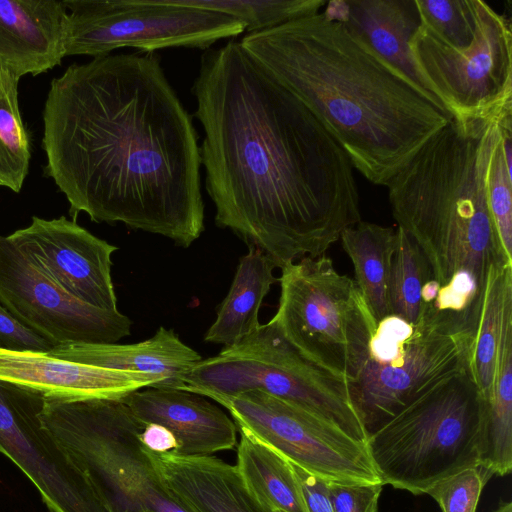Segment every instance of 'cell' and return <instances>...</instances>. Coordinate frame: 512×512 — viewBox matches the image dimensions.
Segmentation results:
<instances>
[{
  "instance_id": "6da1fadb",
  "label": "cell",
  "mask_w": 512,
  "mask_h": 512,
  "mask_svg": "<svg viewBox=\"0 0 512 512\" xmlns=\"http://www.w3.org/2000/svg\"><path fill=\"white\" fill-rule=\"evenodd\" d=\"M192 93L217 226L283 268L325 254L361 221L344 150L239 41L204 50Z\"/></svg>"
},
{
  "instance_id": "7a4b0ae2",
  "label": "cell",
  "mask_w": 512,
  "mask_h": 512,
  "mask_svg": "<svg viewBox=\"0 0 512 512\" xmlns=\"http://www.w3.org/2000/svg\"><path fill=\"white\" fill-rule=\"evenodd\" d=\"M42 148L74 221L85 213L181 247L204 231L198 134L154 53L98 56L54 78Z\"/></svg>"
},
{
  "instance_id": "3957f363",
  "label": "cell",
  "mask_w": 512,
  "mask_h": 512,
  "mask_svg": "<svg viewBox=\"0 0 512 512\" xmlns=\"http://www.w3.org/2000/svg\"><path fill=\"white\" fill-rule=\"evenodd\" d=\"M243 49L296 96L354 169L384 185L452 116L322 12L247 33Z\"/></svg>"
},
{
  "instance_id": "277c9868",
  "label": "cell",
  "mask_w": 512,
  "mask_h": 512,
  "mask_svg": "<svg viewBox=\"0 0 512 512\" xmlns=\"http://www.w3.org/2000/svg\"><path fill=\"white\" fill-rule=\"evenodd\" d=\"M496 122L453 118L387 183L398 227L418 244L440 310L473 315L490 267L512 263L489 209L485 173Z\"/></svg>"
},
{
  "instance_id": "5b68a950",
  "label": "cell",
  "mask_w": 512,
  "mask_h": 512,
  "mask_svg": "<svg viewBox=\"0 0 512 512\" xmlns=\"http://www.w3.org/2000/svg\"><path fill=\"white\" fill-rule=\"evenodd\" d=\"M40 418L108 512H193L162 482L123 400L46 397Z\"/></svg>"
},
{
  "instance_id": "8992f818",
  "label": "cell",
  "mask_w": 512,
  "mask_h": 512,
  "mask_svg": "<svg viewBox=\"0 0 512 512\" xmlns=\"http://www.w3.org/2000/svg\"><path fill=\"white\" fill-rule=\"evenodd\" d=\"M474 325L469 314L434 302L413 325L392 315L378 322L368 356L348 382L367 437L422 393L469 368Z\"/></svg>"
},
{
  "instance_id": "52a82bcc",
  "label": "cell",
  "mask_w": 512,
  "mask_h": 512,
  "mask_svg": "<svg viewBox=\"0 0 512 512\" xmlns=\"http://www.w3.org/2000/svg\"><path fill=\"white\" fill-rule=\"evenodd\" d=\"M484 410L469 368L422 393L367 439L381 482L421 495L480 465Z\"/></svg>"
},
{
  "instance_id": "ba28073f",
  "label": "cell",
  "mask_w": 512,
  "mask_h": 512,
  "mask_svg": "<svg viewBox=\"0 0 512 512\" xmlns=\"http://www.w3.org/2000/svg\"><path fill=\"white\" fill-rule=\"evenodd\" d=\"M182 389L214 401L261 391L338 427L357 442L366 444L368 439L347 381L303 357L270 321L216 356L199 361Z\"/></svg>"
},
{
  "instance_id": "9c48e42d",
  "label": "cell",
  "mask_w": 512,
  "mask_h": 512,
  "mask_svg": "<svg viewBox=\"0 0 512 512\" xmlns=\"http://www.w3.org/2000/svg\"><path fill=\"white\" fill-rule=\"evenodd\" d=\"M281 271L278 309L270 322L310 362L354 380L377 327L355 281L325 254L303 257Z\"/></svg>"
},
{
  "instance_id": "30bf717a",
  "label": "cell",
  "mask_w": 512,
  "mask_h": 512,
  "mask_svg": "<svg viewBox=\"0 0 512 512\" xmlns=\"http://www.w3.org/2000/svg\"><path fill=\"white\" fill-rule=\"evenodd\" d=\"M474 4L468 44H447L420 23L409 49L420 78L454 120L498 122L512 114L511 22L482 0Z\"/></svg>"
},
{
  "instance_id": "8fae6325",
  "label": "cell",
  "mask_w": 512,
  "mask_h": 512,
  "mask_svg": "<svg viewBox=\"0 0 512 512\" xmlns=\"http://www.w3.org/2000/svg\"><path fill=\"white\" fill-rule=\"evenodd\" d=\"M68 11L65 56L94 57L130 47L206 50L245 32L236 18L170 0H63Z\"/></svg>"
},
{
  "instance_id": "7c38bea8",
  "label": "cell",
  "mask_w": 512,
  "mask_h": 512,
  "mask_svg": "<svg viewBox=\"0 0 512 512\" xmlns=\"http://www.w3.org/2000/svg\"><path fill=\"white\" fill-rule=\"evenodd\" d=\"M215 402L239 429L326 482H381L366 444L284 400L253 390Z\"/></svg>"
},
{
  "instance_id": "4fadbf2b",
  "label": "cell",
  "mask_w": 512,
  "mask_h": 512,
  "mask_svg": "<svg viewBox=\"0 0 512 512\" xmlns=\"http://www.w3.org/2000/svg\"><path fill=\"white\" fill-rule=\"evenodd\" d=\"M0 303L25 326L54 344H112L131 334L132 321L117 310L68 294L10 240L0 235Z\"/></svg>"
},
{
  "instance_id": "5bb4252c",
  "label": "cell",
  "mask_w": 512,
  "mask_h": 512,
  "mask_svg": "<svg viewBox=\"0 0 512 512\" xmlns=\"http://www.w3.org/2000/svg\"><path fill=\"white\" fill-rule=\"evenodd\" d=\"M45 398L0 380V453L34 484L49 512H108L88 477L44 428Z\"/></svg>"
},
{
  "instance_id": "9a60e30c",
  "label": "cell",
  "mask_w": 512,
  "mask_h": 512,
  "mask_svg": "<svg viewBox=\"0 0 512 512\" xmlns=\"http://www.w3.org/2000/svg\"><path fill=\"white\" fill-rule=\"evenodd\" d=\"M8 237L68 294L94 307L117 310L111 257L118 247L64 216L49 220L33 216L27 227Z\"/></svg>"
},
{
  "instance_id": "2e32d148",
  "label": "cell",
  "mask_w": 512,
  "mask_h": 512,
  "mask_svg": "<svg viewBox=\"0 0 512 512\" xmlns=\"http://www.w3.org/2000/svg\"><path fill=\"white\" fill-rule=\"evenodd\" d=\"M0 380L67 399L122 400L145 387H164L160 376L67 361L48 353L0 347Z\"/></svg>"
},
{
  "instance_id": "e0dca14e",
  "label": "cell",
  "mask_w": 512,
  "mask_h": 512,
  "mask_svg": "<svg viewBox=\"0 0 512 512\" xmlns=\"http://www.w3.org/2000/svg\"><path fill=\"white\" fill-rule=\"evenodd\" d=\"M122 400L144 425L158 424L174 435L177 450L173 454L209 456L237 443L235 422L202 395L149 386Z\"/></svg>"
},
{
  "instance_id": "ac0fdd59",
  "label": "cell",
  "mask_w": 512,
  "mask_h": 512,
  "mask_svg": "<svg viewBox=\"0 0 512 512\" xmlns=\"http://www.w3.org/2000/svg\"><path fill=\"white\" fill-rule=\"evenodd\" d=\"M67 17L63 0H0V64L18 79L59 65Z\"/></svg>"
},
{
  "instance_id": "d6986e66",
  "label": "cell",
  "mask_w": 512,
  "mask_h": 512,
  "mask_svg": "<svg viewBox=\"0 0 512 512\" xmlns=\"http://www.w3.org/2000/svg\"><path fill=\"white\" fill-rule=\"evenodd\" d=\"M146 450L165 486L193 512H271L248 488L235 465L211 455Z\"/></svg>"
},
{
  "instance_id": "ffe728a7",
  "label": "cell",
  "mask_w": 512,
  "mask_h": 512,
  "mask_svg": "<svg viewBox=\"0 0 512 512\" xmlns=\"http://www.w3.org/2000/svg\"><path fill=\"white\" fill-rule=\"evenodd\" d=\"M48 354L105 369L153 374L163 378V388L178 389L183 388L189 371L202 360L172 329L163 326L151 338L134 344H63Z\"/></svg>"
},
{
  "instance_id": "44dd1931",
  "label": "cell",
  "mask_w": 512,
  "mask_h": 512,
  "mask_svg": "<svg viewBox=\"0 0 512 512\" xmlns=\"http://www.w3.org/2000/svg\"><path fill=\"white\" fill-rule=\"evenodd\" d=\"M345 1L346 14L341 23L391 68L431 94L417 72L409 49V41L420 25L415 1Z\"/></svg>"
},
{
  "instance_id": "7402d4cb",
  "label": "cell",
  "mask_w": 512,
  "mask_h": 512,
  "mask_svg": "<svg viewBox=\"0 0 512 512\" xmlns=\"http://www.w3.org/2000/svg\"><path fill=\"white\" fill-rule=\"evenodd\" d=\"M275 264L260 249L249 246L241 257L230 289L219 305L217 317L208 329L205 342L231 346L252 334L261 325L259 310L271 286Z\"/></svg>"
},
{
  "instance_id": "603a6c76",
  "label": "cell",
  "mask_w": 512,
  "mask_h": 512,
  "mask_svg": "<svg viewBox=\"0 0 512 512\" xmlns=\"http://www.w3.org/2000/svg\"><path fill=\"white\" fill-rule=\"evenodd\" d=\"M512 323V263L490 267L475 318L469 369L486 401L492 394L500 346Z\"/></svg>"
},
{
  "instance_id": "cb8c5ba5",
  "label": "cell",
  "mask_w": 512,
  "mask_h": 512,
  "mask_svg": "<svg viewBox=\"0 0 512 512\" xmlns=\"http://www.w3.org/2000/svg\"><path fill=\"white\" fill-rule=\"evenodd\" d=\"M340 240L353 263L354 281L378 324L391 316L390 276L396 229L361 220L345 229Z\"/></svg>"
},
{
  "instance_id": "d4e9b609",
  "label": "cell",
  "mask_w": 512,
  "mask_h": 512,
  "mask_svg": "<svg viewBox=\"0 0 512 512\" xmlns=\"http://www.w3.org/2000/svg\"><path fill=\"white\" fill-rule=\"evenodd\" d=\"M239 431L235 466L248 488L271 512H307L291 462L248 431Z\"/></svg>"
},
{
  "instance_id": "484cf974",
  "label": "cell",
  "mask_w": 512,
  "mask_h": 512,
  "mask_svg": "<svg viewBox=\"0 0 512 512\" xmlns=\"http://www.w3.org/2000/svg\"><path fill=\"white\" fill-rule=\"evenodd\" d=\"M480 465L498 476L512 470V323L504 332L492 394L485 401Z\"/></svg>"
},
{
  "instance_id": "4316f807",
  "label": "cell",
  "mask_w": 512,
  "mask_h": 512,
  "mask_svg": "<svg viewBox=\"0 0 512 512\" xmlns=\"http://www.w3.org/2000/svg\"><path fill=\"white\" fill-rule=\"evenodd\" d=\"M18 82L0 64V187L20 192L31 159L29 133L18 103Z\"/></svg>"
},
{
  "instance_id": "83f0119b",
  "label": "cell",
  "mask_w": 512,
  "mask_h": 512,
  "mask_svg": "<svg viewBox=\"0 0 512 512\" xmlns=\"http://www.w3.org/2000/svg\"><path fill=\"white\" fill-rule=\"evenodd\" d=\"M432 279L431 267L418 244L397 227L390 276L391 315L415 324L426 305L424 288Z\"/></svg>"
},
{
  "instance_id": "f1b7e54d",
  "label": "cell",
  "mask_w": 512,
  "mask_h": 512,
  "mask_svg": "<svg viewBox=\"0 0 512 512\" xmlns=\"http://www.w3.org/2000/svg\"><path fill=\"white\" fill-rule=\"evenodd\" d=\"M172 3L232 16L245 32L269 30L320 12L325 0H170Z\"/></svg>"
},
{
  "instance_id": "f546056e",
  "label": "cell",
  "mask_w": 512,
  "mask_h": 512,
  "mask_svg": "<svg viewBox=\"0 0 512 512\" xmlns=\"http://www.w3.org/2000/svg\"><path fill=\"white\" fill-rule=\"evenodd\" d=\"M485 188L502 249L512 260V172L505 163L498 122L494 125L488 150Z\"/></svg>"
},
{
  "instance_id": "4dcf8cb0",
  "label": "cell",
  "mask_w": 512,
  "mask_h": 512,
  "mask_svg": "<svg viewBox=\"0 0 512 512\" xmlns=\"http://www.w3.org/2000/svg\"><path fill=\"white\" fill-rule=\"evenodd\" d=\"M420 23L452 46L468 44L475 32L474 0H414Z\"/></svg>"
},
{
  "instance_id": "1f68e13d",
  "label": "cell",
  "mask_w": 512,
  "mask_h": 512,
  "mask_svg": "<svg viewBox=\"0 0 512 512\" xmlns=\"http://www.w3.org/2000/svg\"><path fill=\"white\" fill-rule=\"evenodd\" d=\"M492 476L481 465L468 467L439 480L426 494L442 512H475L482 490Z\"/></svg>"
},
{
  "instance_id": "d6a6232c",
  "label": "cell",
  "mask_w": 512,
  "mask_h": 512,
  "mask_svg": "<svg viewBox=\"0 0 512 512\" xmlns=\"http://www.w3.org/2000/svg\"><path fill=\"white\" fill-rule=\"evenodd\" d=\"M382 482L343 484L327 482L334 512H378Z\"/></svg>"
},
{
  "instance_id": "836d02e7",
  "label": "cell",
  "mask_w": 512,
  "mask_h": 512,
  "mask_svg": "<svg viewBox=\"0 0 512 512\" xmlns=\"http://www.w3.org/2000/svg\"><path fill=\"white\" fill-rule=\"evenodd\" d=\"M0 347L48 353L56 346L25 326L0 303Z\"/></svg>"
},
{
  "instance_id": "e575fe53",
  "label": "cell",
  "mask_w": 512,
  "mask_h": 512,
  "mask_svg": "<svg viewBox=\"0 0 512 512\" xmlns=\"http://www.w3.org/2000/svg\"><path fill=\"white\" fill-rule=\"evenodd\" d=\"M291 465L307 512H334L328 495L327 482L292 462Z\"/></svg>"
},
{
  "instance_id": "d590c367",
  "label": "cell",
  "mask_w": 512,
  "mask_h": 512,
  "mask_svg": "<svg viewBox=\"0 0 512 512\" xmlns=\"http://www.w3.org/2000/svg\"><path fill=\"white\" fill-rule=\"evenodd\" d=\"M145 448L154 453H175L177 442L174 435L158 424H146L140 434Z\"/></svg>"
},
{
  "instance_id": "8d00e7d4",
  "label": "cell",
  "mask_w": 512,
  "mask_h": 512,
  "mask_svg": "<svg viewBox=\"0 0 512 512\" xmlns=\"http://www.w3.org/2000/svg\"><path fill=\"white\" fill-rule=\"evenodd\" d=\"M493 512H512V503L510 501H502Z\"/></svg>"
}]
</instances>
